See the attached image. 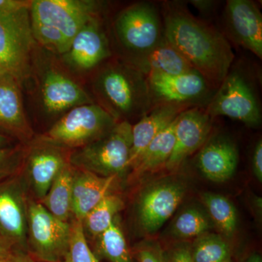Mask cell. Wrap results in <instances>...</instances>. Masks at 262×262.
I'll list each match as a JSON object with an SVG mask.
<instances>
[{
	"mask_svg": "<svg viewBox=\"0 0 262 262\" xmlns=\"http://www.w3.org/2000/svg\"><path fill=\"white\" fill-rule=\"evenodd\" d=\"M213 118L206 108L194 106L182 112L175 125V144L165 168L177 170L188 157L204 145L211 133Z\"/></svg>",
	"mask_w": 262,
	"mask_h": 262,
	"instance_id": "obj_14",
	"label": "cell"
},
{
	"mask_svg": "<svg viewBox=\"0 0 262 262\" xmlns=\"http://www.w3.org/2000/svg\"><path fill=\"white\" fill-rule=\"evenodd\" d=\"M131 146L132 125L122 120L96 140L70 152V163L101 177L120 179L129 169Z\"/></svg>",
	"mask_w": 262,
	"mask_h": 262,
	"instance_id": "obj_4",
	"label": "cell"
},
{
	"mask_svg": "<svg viewBox=\"0 0 262 262\" xmlns=\"http://www.w3.org/2000/svg\"><path fill=\"white\" fill-rule=\"evenodd\" d=\"M192 4L194 5L195 8H198L200 11L203 12H208L209 10L212 9L213 8L214 3L213 1H203V0H195V1L191 2Z\"/></svg>",
	"mask_w": 262,
	"mask_h": 262,
	"instance_id": "obj_37",
	"label": "cell"
},
{
	"mask_svg": "<svg viewBox=\"0 0 262 262\" xmlns=\"http://www.w3.org/2000/svg\"><path fill=\"white\" fill-rule=\"evenodd\" d=\"M253 173L258 182H262V141L256 143L252 156Z\"/></svg>",
	"mask_w": 262,
	"mask_h": 262,
	"instance_id": "obj_34",
	"label": "cell"
},
{
	"mask_svg": "<svg viewBox=\"0 0 262 262\" xmlns=\"http://www.w3.org/2000/svg\"><path fill=\"white\" fill-rule=\"evenodd\" d=\"M75 168L70 163L63 167L46 196L39 201L52 215L63 222L72 217V184Z\"/></svg>",
	"mask_w": 262,
	"mask_h": 262,
	"instance_id": "obj_24",
	"label": "cell"
},
{
	"mask_svg": "<svg viewBox=\"0 0 262 262\" xmlns=\"http://www.w3.org/2000/svg\"><path fill=\"white\" fill-rule=\"evenodd\" d=\"M238 164V151L232 141L215 137L205 143L198 154V166L211 182H224L234 175Z\"/></svg>",
	"mask_w": 262,
	"mask_h": 262,
	"instance_id": "obj_21",
	"label": "cell"
},
{
	"mask_svg": "<svg viewBox=\"0 0 262 262\" xmlns=\"http://www.w3.org/2000/svg\"><path fill=\"white\" fill-rule=\"evenodd\" d=\"M28 192L20 173L0 182V236L15 251L25 253H28Z\"/></svg>",
	"mask_w": 262,
	"mask_h": 262,
	"instance_id": "obj_10",
	"label": "cell"
},
{
	"mask_svg": "<svg viewBox=\"0 0 262 262\" xmlns=\"http://www.w3.org/2000/svg\"><path fill=\"white\" fill-rule=\"evenodd\" d=\"M11 262H36L28 253L18 251L15 253Z\"/></svg>",
	"mask_w": 262,
	"mask_h": 262,
	"instance_id": "obj_38",
	"label": "cell"
},
{
	"mask_svg": "<svg viewBox=\"0 0 262 262\" xmlns=\"http://www.w3.org/2000/svg\"><path fill=\"white\" fill-rule=\"evenodd\" d=\"M11 146V138L6 134L0 132V148L9 147Z\"/></svg>",
	"mask_w": 262,
	"mask_h": 262,
	"instance_id": "obj_39",
	"label": "cell"
},
{
	"mask_svg": "<svg viewBox=\"0 0 262 262\" xmlns=\"http://www.w3.org/2000/svg\"><path fill=\"white\" fill-rule=\"evenodd\" d=\"M185 185L175 180L155 183L138 198V222L146 233L156 232L171 217L185 195Z\"/></svg>",
	"mask_w": 262,
	"mask_h": 262,
	"instance_id": "obj_13",
	"label": "cell"
},
{
	"mask_svg": "<svg viewBox=\"0 0 262 262\" xmlns=\"http://www.w3.org/2000/svg\"><path fill=\"white\" fill-rule=\"evenodd\" d=\"M117 122L100 105H81L69 110L39 140L75 150L97 139Z\"/></svg>",
	"mask_w": 262,
	"mask_h": 262,
	"instance_id": "obj_5",
	"label": "cell"
},
{
	"mask_svg": "<svg viewBox=\"0 0 262 262\" xmlns=\"http://www.w3.org/2000/svg\"><path fill=\"white\" fill-rule=\"evenodd\" d=\"M70 224V247L64 262H98L88 244L82 222L72 219Z\"/></svg>",
	"mask_w": 262,
	"mask_h": 262,
	"instance_id": "obj_30",
	"label": "cell"
},
{
	"mask_svg": "<svg viewBox=\"0 0 262 262\" xmlns=\"http://www.w3.org/2000/svg\"><path fill=\"white\" fill-rule=\"evenodd\" d=\"M203 201L211 222L224 235L230 237L237 228V216L232 202L225 196L214 193L203 194Z\"/></svg>",
	"mask_w": 262,
	"mask_h": 262,
	"instance_id": "obj_28",
	"label": "cell"
},
{
	"mask_svg": "<svg viewBox=\"0 0 262 262\" xmlns=\"http://www.w3.org/2000/svg\"><path fill=\"white\" fill-rule=\"evenodd\" d=\"M189 108L192 106L174 103L155 105L149 113L132 125V146L129 168H132L135 165L149 143L170 125L182 112Z\"/></svg>",
	"mask_w": 262,
	"mask_h": 262,
	"instance_id": "obj_18",
	"label": "cell"
},
{
	"mask_svg": "<svg viewBox=\"0 0 262 262\" xmlns=\"http://www.w3.org/2000/svg\"><path fill=\"white\" fill-rule=\"evenodd\" d=\"M162 14L165 39L213 89H218L234 61L228 39L181 3L166 2Z\"/></svg>",
	"mask_w": 262,
	"mask_h": 262,
	"instance_id": "obj_1",
	"label": "cell"
},
{
	"mask_svg": "<svg viewBox=\"0 0 262 262\" xmlns=\"http://www.w3.org/2000/svg\"><path fill=\"white\" fill-rule=\"evenodd\" d=\"M31 2L24 0H0V11L11 12L30 8Z\"/></svg>",
	"mask_w": 262,
	"mask_h": 262,
	"instance_id": "obj_35",
	"label": "cell"
},
{
	"mask_svg": "<svg viewBox=\"0 0 262 262\" xmlns=\"http://www.w3.org/2000/svg\"><path fill=\"white\" fill-rule=\"evenodd\" d=\"M243 262H262L261 255L257 253H251Z\"/></svg>",
	"mask_w": 262,
	"mask_h": 262,
	"instance_id": "obj_40",
	"label": "cell"
},
{
	"mask_svg": "<svg viewBox=\"0 0 262 262\" xmlns=\"http://www.w3.org/2000/svg\"><path fill=\"white\" fill-rule=\"evenodd\" d=\"M211 225L210 217L194 207L184 210L175 219L171 232L179 239L196 238L208 232Z\"/></svg>",
	"mask_w": 262,
	"mask_h": 262,
	"instance_id": "obj_29",
	"label": "cell"
},
{
	"mask_svg": "<svg viewBox=\"0 0 262 262\" xmlns=\"http://www.w3.org/2000/svg\"><path fill=\"white\" fill-rule=\"evenodd\" d=\"M146 77L152 107L163 103L203 107L211 101L215 90L196 71L179 75L151 73Z\"/></svg>",
	"mask_w": 262,
	"mask_h": 262,
	"instance_id": "obj_11",
	"label": "cell"
},
{
	"mask_svg": "<svg viewBox=\"0 0 262 262\" xmlns=\"http://www.w3.org/2000/svg\"><path fill=\"white\" fill-rule=\"evenodd\" d=\"M2 75V74H1V73H0V75Z\"/></svg>",
	"mask_w": 262,
	"mask_h": 262,
	"instance_id": "obj_42",
	"label": "cell"
},
{
	"mask_svg": "<svg viewBox=\"0 0 262 262\" xmlns=\"http://www.w3.org/2000/svg\"><path fill=\"white\" fill-rule=\"evenodd\" d=\"M68 150L39 141L24 155L20 174L33 199L42 201L57 176L70 163Z\"/></svg>",
	"mask_w": 262,
	"mask_h": 262,
	"instance_id": "obj_12",
	"label": "cell"
},
{
	"mask_svg": "<svg viewBox=\"0 0 262 262\" xmlns=\"http://www.w3.org/2000/svg\"><path fill=\"white\" fill-rule=\"evenodd\" d=\"M212 117L225 116L247 126H259L261 108L252 84L242 71H229L206 106Z\"/></svg>",
	"mask_w": 262,
	"mask_h": 262,
	"instance_id": "obj_9",
	"label": "cell"
},
{
	"mask_svg": "<svg viewBox=\"0 0 262 262\" xmlns=\"http://www.w3.org/2000/svg\"><path fill=\"white\" fill-rule=\"evenodd\" d=\"M124 206L123 200L118 194L111 193L105 196L82 221L85 236L97 238L112 225Z\"/></svg>",
	"mask_w": 262,
	"mask_h": 262,
	"instance_id": "obj_25",
	"label": "cell"
},
{
	"mask_svg": "<svg viewBox=\"0 0 262 262\" xmlns=\"http://www.w3.org/2000/svg\"><path fill=\"white\" fill-rule=\"evenodd\" d=\"M24 158V149L20 146L0 148V182L20 173Z\"/></svg>",
	"mask_w": 262,
	"mask_h": 262,
	"instance_id": "obj_31",
	"label": "cell"
},
{
	"mask_svg": "<svg viewBox=\"0 0 262 262\" xmlns=\"http://www.w3.org/2000/svg\"><path fill=\"white\" fill-rule=\"evenodd\" d=\"M118 179L101 177L88 170L75 168L72 184V219L82 222L105 196L113 193L112 190Z\"/></svg>",
	"mask_w": 262,
	"mask_h": 262,
	"instance_id": "obj_20",
	"label": "cell"
},
{
	"mask_svg": "<svg viewBox=\"0 0 262 262\" xmlns=\"http://www.w3.org/2000/svg\"><path fill=\"white\" fill-rule=\"evenodd\" d=\"M96 89L102 107L117 121L141 119L152 108L146 76L130 65L106 66L98 76Z\"/></svg>",
	"mask_w": 262,
	"mask_h": 262,
	"instance_id": "obj_3",
	"label": "cell"
},
{
	"mask_svg": "<svg viewBox=\"0 0 262 262\" xmlns=\"http://www.w3.org/2000/svg\"><path fill=\"white\" fill-rule=\"evenodd\" d=\"M15 251L13 248L5 239L0 236V259H8L15 254Z\"/></svg>",
	"mask_w": 262,
	"mask_h": 262,
	"instance_id": "obj_36",
	"label": "cell"
},
{
	"mask_svg": "<svg viewBox=\"0 0 262 262\" xmlns=\"http://www.w3.org/2000/svg\"><path fill=\"white\" fill-rule=\"evenodd\" d=\"M96 241V251L93 252L98 261L106 258L110 262H134L126 239L116 219Z\"/></svg>",
	"mask_w": 262,
	"mask_h": 262,
	"instance_id": "obj_26",
	"label": "cell"
},
{
	"mask_svg": "<svg viewBox=\"0 0 262 262\" xmlns=\"http://www.w3.org/2000/svg\"><path fill=\"white\" fill-rule=\"evenodd\" d=\"M101 3L91 0H34L30 18L33 36L43 46L63 55L88 22L98 18Z\"/></svg>",
	"mask_w": 262,
	"mask_h": 262,
	"instance_id": "obj_2",
	"label": "cell"
},
{
	"mask_svg": "<svg viewBox=\"0 0 262 262\" xmlns=\"http://www.w3.org/2000/svg\"><path fill=\"white\" fill-rule=\"evenodd\" d=\"M15 253H16V252H15ZM13 256H14V255H13ZM13 256H12L11 258H8V259H0V262H11V260H12V258H13Z\"/></svg>",
	"mask_w": 262,
	"mask_h": 262,
	"instance_id": "obj_41",
	"label": "cell"
},
{
	"mask_svg": "<svg viewBox=\"0 0 262 262\" xmlns=\"http://www.w3.org/2000/svg\"><path fill=\"white\" fill-rule=\"evenodd\" d=\"M20 84L11 75H0V130L20 140L29 141L33 132L24 113Z\"/></svg>",
	"mask_w": 262,
	"mask_h": 262,
	"instance_id": "obj_17",
	"label": "cell"
},
{
	"mask_svg": "<svg viewBox=\"0 0 262 262\" xmlns=\"http://www.w3.org/2000/svg\"><path fill=\"white\" fill-rule=\"evenodd\" d=\"M30 8L0 11V73L21 83L29 75L34 39Z\"/></svg>",
	"mask_w": 262,
	"mask_h": 262,
	"instance_id": "obj_6",
	"label": "cell"
},
{
	"mask_svg": "<svg viewBox=\"0 0 262 262\" xmlns=\"http://www.w3.org/2000/svg\"><path fill=\"white\" fill-rule=\"evenodd\" d=\"M42 101L48 113L58 114L93 103L87 93L70 77L56 70L46 72L42 84Z\"/></svg>",
	"mask_w": 262,
	"mask_h": 262,
	"instance_id": "obj_19",
	"label": "cell"
},
{
	"mask_svg": "<svg viewBox=\"0 0 262 262\" xmlns=\"http://www.w3.org/2000/svg\"><path fill=\"white\" fill-rule=\"evenodd\" d=\"M177 119L149 143L135 165L132 167L135 178L156 171L165 167L175 144V125Z\"/></svg>",
	"mask_w": 262,
	"mask_h": 262,
	"instance_id": "obj_23",
	"label": "cell"
},
{
	"mask_svg": "<svg viewBox=\"0 0 262 262\" xmlns=\"http://www.w3.org/2000/svg\"><path fill=\"white\" fill-rule=\"evenodd\" d=\"M164 258L165 262H194L191 246L187 244L176 245L167 252L164 251Z\"/></svg>",
	"mask_w": 262,
	"mask_h": 262,
	"instance_id": "obj_33",
	"label": "cell"
},
{
	"mask_svg": "<svg viewBox=\"0 0 262 262\" xmlns=\"http://www.w3.org/2000/svg\"><path fill=\"white\" fill-rule=\"evenodd\" d=\"M114 29L119 42L134 55L130 62L149 53L164 36L159 11L150 3H135L122 10Z\"/></svg>",
	"mask_w": 262,
	"mask_h": 262,
	"instance_id": "obj_8",
	"label": "cell"
},
{
	"mask_svg": "<svg viewBox=\"0 0 262 262\" xmlns=\"http://www.w3.org/2000/svg\"><path fill=\"white\" fill-rule=\"evenodd\" d=\"M191 253L194 262L232 261V248L227 241L209 232L195 238L191 246Z\"/></svg>",
	"mask_w": 262,
	"mask_h": 262,
	"instance_id": "obj_27",
	"label": "cell"
},
{
	"mask_svg": "<svg viewBox=\"0 0 262 262\" xmlns=\"http://www.w3.org/2000/svg\"><path fill=\"white\" fill-rule=\"evenodd\" d=\"M129 65L145 76L151 73L179 75L195 71L164 36L159 44L149 53L130 62Z\"/></svg>",
	"mask_w": 262,
	"mask_h": 262,
	"instance_id": "obj_22",
	"label": "cell"
},
{
	"mask_svg": "<svg viewBox=\"0 0 262 262\" xmlns=\"http://www.w3.org/2000/svg\"><path fill=\"white\" fill-rule=\"evenodd\" d=\"M27 215L29 254L36 262H64L70 247V222L56 218L32 198Z\"/></svg>",
	"mask_w": 262,
	"mask_h": 262,
	"instance_id": "obj_7",
	"label": "cell"
},
{
	"mask_svg": "<svg viewBox=\"0 0 262 262\" xmlns=\"http://www.w3.org/2000/svg\"><path fill=\"white\" fill-rule=\"evenodd\" d=\"M133 254L139 262H165L164 251L155 241H144L137 245Z\"/></svg>",
	"mask_w": 262,
	"mask_h": 262,
	"instance_id": "obj_32",
	"label": "cell"
},
{
	"mask_svg": "<svg viewBox=\"0 0 262 262\" xmlns=\"http://www.w3.org/2000/svg\"><path fill=\"white\" fill-rule=\"evenodd\" d=\"M229 39L262 58V15L257 5L250 0H229L225 12Z\"/></svg>",
	"mask_w": 262,
	"mask_h": 262,
	"instance_id": "obj_15",
	"label": "cell"
},
{
	"mask_svg": "<svg viewBox=\"0 0 262 262\" xmlns=\"http://www.w3.org/2000/svg\"><path fill=\"white\" fill-rule=\"evenodd\" d=\"M62 56L67 64L80 71L92 70L111 56L99 18L90 20L79 31Z\"/></svg>",
	"mask_w": 262,
	"mask_h": 262,
	"instance_id": "obj_16",
	"label": "cell"
}]
</instances>
